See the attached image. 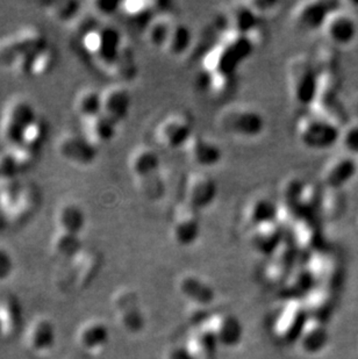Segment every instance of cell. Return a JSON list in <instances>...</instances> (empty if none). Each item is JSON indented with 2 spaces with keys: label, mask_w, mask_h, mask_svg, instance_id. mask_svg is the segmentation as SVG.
I'll use <instances>...</instances> for the list:
<instances>
[{
  "label": "cell",
  "mask_w": 358,
  "mask_h": 359,
  "mask_svg": "<svg viewBox=\"0 0 358 359\" xmlns=\"http://www.w3.org/2000/svg\"><path fill=\"white\" fill-rule=\"evenodd\" d=\"M171 236L179 244H191L200 231V212L185 201L177 203L171 220Z\"/></svg>",
  "instance_id": "cell-18"
},
{
  "label": "cell",
  "mask_w": 358,
  "mask_h": 359,
  "mask_svg": "<svg viewBox=\"0 0 358 359\" xmlns=\"http://www.w3.org/2000/svg\"><path fill=\"white\" fill-rule=\"evenodd\" d=\"M319 74L313 58L294 55L286 65V81L291 100L298 106L311 107L318 91Z\"/></svg>",
  "instance_id": "cell-4"
},
{
  "label": "cell",
  "mask_w": 358,
  "mask_h": 359,
  "mask_svg": "<svg viewBox=\"0 0 358 359\" xmlns=\"http://www.w3.org/2000/svg\"><path fill=\"white\" fill-rule=\"evenodd\" d=\"M192 39V32L187 25L175 22L163 51L170 57H182L190 50Z\"/></svg>",
  "instance_id": "cell-32"
},
{
  "label": "cell",
  "mask_w": 358,
  "mask_h": 359,
  "mask_svg": "<svg viewBox=\"0 0 358 359\" xmlns=\"http://www.w3.org/2000/svg\"><path fill=\"white\" fill-rule=\"evenodd\" d=\"M336 10V4L329 1H303L291 12V22L300 33H312L324 26L328 15Z\"/></svg>",
  "instance_id": "cell-13"
},
{
  "label": "cell",
  "mask_w": 358,
  "mask_h": 359,
  "mask_svg": "<svg viewBox=\"0 0 358 359\" xmlns=\"http://www.w3.org/2000/svg\"><path fill=\"white\" fill-rule=\"evenodd\" d=\"M279 203L269 194H257L247 200L242 210L244 224L253 228L277 221Z\"/></svg>",
  "instance_id": "cell-19"
},
{
  "label": "cell",
  "mask_w": 358,
  "mask_h": 359,
  "mask_svg": "<svg viewBox=\"0 0 358 359\" xmlns=\"http://www.w3.org/2000/svg\"><path fill=\"white\" fill-rule=\"evenodd\" d=\"M108 332L106 325L99 320H88L77 328L74 339L77 346L85 353L95 355L105 346Z\"/></svg>",
  "instance_id": "cell-23"
},
{
  "label": "cell",
  "mask_w": 358,
  "mask_h": 359,
  "mask_svg": "<svg viewBox=\"0 0 358 359\" xmlns=\"http://www.w3.org/2000/svg\"><path fill=\"white\" fill-rule=\"evenodd\" d=\"M304 180H301L299 176H289L281 182V187H279V196H281V206L292 208V210H298L303 215L300 210H299V200H300L301 194L304 190Z\"/></svg>",
  "instance_id": "cell-34"
},
{
  "label": "cell",
  "mask_w": 358,
  "mask_h": 359,
  "mask_svg": "<svg viewBox=\"0 0 358 359\" xmlns=\"http://www.w3.org/2000/svg\"><path fill=\"white\" fill-rule=\"evenodd\" d=\"M81 4L74 0H61L48 4L46 13L51 20L58 24L70 25L74 18L81 13Z\"/></svg>",
  "instance_id": "cell-35"
},
{
  "label": "cell",
  "mask_w": 358,
  "mask_h": 359,
  "mask_svg": "<svg viewBox=\"0 0 358 359\" xmlns=\"http://www.w3.org/2000/svg\"><path fill=\"white\" fill-rule=\"evenodd\" d=\"M138 194L148 201H159L166 196V183L162 171L133 180Z\"/></svg>",
  "instance_id": "cell-33"
},
{
  "label": "cell",
  "mask_w": 358,
  "mask_h": 359,
  "mask_svg": "<svg viewBox=\"0 0 358 359\" xmlns=\"http://www.w3.org/2000/svg\"><path fill=\"white\" fill-rule=\"evenodd\" d=\"M46 137H47V125H46V122L42 118L37 116L26 127L22 135H21L19 143L37 154V151L41 149V147L44 144Z\"/></svg>",
  "instance_id": "cell-36"
},
{
  "label": "cell",
  "mask_w": 358,
  "mask_h": 359,
  "mask_svg": "<svg viewBox=\"0 0 358 359\" xmlns=\"http://www.w3.org/2000/svg\"><path fill=\"white\" fill-rule=\"evenodd\" d=\"M216 125L225 135L251 141L263 135L267 121L263 113L255 106L233 102L220 109L216 116Z\"/></svg>",
  "instance_id": "cell-3"
},
{
  "label": "cell",
  "mask_w": 358,
  "mask_h": 359,
  "mask_svg": "<svg viewBox=\"0 0 358 359\" xmlns=\"http://www.w3.org/2000/svg\"><path fill=\"white\" fill-rule=\"evenodd\" d=\"M33 102L24 95H15L4 106L0 116V141L4 147L20 141L25 129L37 118Z\"/></svg>",
  "instance_id": "cell-8"
},
{
  "label": "cell",
  "mask_w": 358,
  "mask_h": 359,
  "mask_svg": "<svg viewBox=\"0 0 358 359\" xmlns=\"http://www.w3.org/2000/svg\"><path fill=\"white\" fill-rule=\"evenodd\" d=\"M56 154L63 162L77 168H86L95 162L98 150L81 133H63L56 141Z\"/></svg>",
  "instance_id": "cell-11"
},
{
  "label": "cell",
  "mask_w": 358,
  "mask_h": 359,
  "mask_svg": "<svg viewBox=\"0 0 358 359\" xmlns=\"http://www.w3.org/2000/svg\"><path fill=\"white\" fill-rule=\"evenodd\" d=\"M39 203L40 194L34 184L22 183L19 178H0V214L5 224L27 222Z\"/></svg>",
  "instance_id": "cell-2"
},
{
  "label": "cell",
  "mask_w": 358,
  "mask_h": 359,
  "mask_svg": "<svg viewBox=\"0 0 358 359\" xmlns=\"http://www.w3.org/2000/svg\"><path fill=\"white\" fill-rule=\"evenodd\" d=\"M183 194V201L201 212L212 206L218 196V185L206 172L193 171L186 176Z\"/></svg>",
  "instance_id": "cell-12"
},
{
  "label": "cell",
  "mask_w": 358,
  "mask_h": 359,
  "mask_svg": "<svg viewBox=\"0 0 358 359\" xmlns=\"http://www.w3.org/2000/svg\"><path fill=\"white\" fill-rule=\"evenodd\" d=\"M131 107L132 95L125 83L117 81L102 90V113L117 125L127 119Z\"/></svg>",
  "instance_id": "cell-17"
},
{
  "label": "cell",
  "mask_w": 358,
  "mask_h": 359,
  "mask_svg": "<svg viewBox=\"0 0 358 359\" xmlns=\"http://www.w3.org/2000/svg\"><path fill=\"white\" fill-rule=\"evenodd\" d=\"M247 4L260 20L272 17L274 14L277 13L279 7L281 6V3L279 1H269V0H253V1H247Z\"/></svg>",
  "instance_id": "cell-41"
},
{
  "label": "cell",
  "mask_w": 358,
  "mask_h": 359,
  "mask_svg": "<svg viewBox=\"0 0 358 359\" xmlns=\"http://www.w3.org/2000/svg\"><path fill=\"white\" fill-rule=\"evenodd\" d=\"M193 129L192 120L186 114L171 113L156 126L155 139L164 149H183L194 134Z\"/></svg>",
  "instance_id": "cell-10"
},
{
  "label": "cell",
  "mask_w": 358,
  "mask_h": 359,
  "mask_svg": "<svg viewBox=\"0 0 358 359\" xmlns=\"http://www.w3.org/2000/svg\"><path fill=\"white\" fill-rule=\"evenodd\" d=\"M255 48L248 35L227 29L204 58V70L207 74L234 76L239 67L251 57Z\"/></svg>",
  "instance_id": "cell-1"
},
{
  "label": "cell",
  "mask_w": 358,
  "mask_h": 359,
  "mask_svg": "<svg viewBox=\"0 0 358 359\" xmlns=\"http://www.w3.org/2000/svg\"><path fill=\"white\" fill-rule=\"evenodd\" d=\"M121 3L119 1H110V0H95L88 3V11L95 15L99 21L107 20L114 17L120 12Z\"/></svg>",
  "instance_id": "cell-40"
},
{
  "label": "cell",
  "mask_w": 358,
  "mask_h": 359,
  "mask_svg": "<svg viewBox=\"0 0 358 359\" xmlns=\"http://www.w3.org/2000/svg\"><path fill=\"white\" fill-rule=\"evenodd\" d=\"M127 39L118 28L99 24L79 40L83 50L100 70L105 72L114 61Z\"/></svg>",
  "instance_id": "cell-5"
},
{
  "label": "cell",
  "mask_w": 358,
  "mask_h": 359,
  "mask_svg": "<svg viewBox=\"0 0 358 359\" xmlns=\"http://www.w3.org/2000/svg\"><path fill=\"white\" fill-rule=\"evenodd\" d=\"M127 165L133 180L162 171V160L159 154L148 144L134 147L129 153Z\"/></svg>",
  "instance_id": "cell-20"
},
{
  "label": "cell",
  "mask_w": 358,
  "mask_h": 359,
  "mask_svg": "<svg viewBox=\"0 0 358 359\" xmlns=\"http://www.w3.org/2000/svg\"><path fill=\"white\" fill-rule=\"evenodd\" d=\"M296 133L301 146L310 150L329 149L340 141L341 135L334 122L312 111L299 118Z\"/></svg>",
  "instance_id": "cell-7"
},
{
  "label": "cell",
  "mask_w": 358,
  "mask_h": 359,
  "mask_svg": "<svg viewBox=\"0 0 358 359\" xmlns=\"http://www.w3.org/2000/svg\"><path fill=\"white\" fill-rule=\"evenodd\" d=\"M4 149L6 150L11 158L15 163L18 171L20 173L25 172L26 170L31 168L37 155V153L32 151L19 142L11 144V146L4 147Z\"/></svg>",
  "instance_id": "cell-37"
},
{
  "label": "cell",
  "mask_w": 358,
  "mask_h": 359,
  "mask_svg": "<svg viewBox=\"0 0 358 359\" xmlns=\"http://www.w3.org/2000/svg\"><path fill=\"white\" fill-rule=\"evenodd\" d=\"M56 63V51L51 43L22 55L11 67V72L26 79H40L48 75Z\"/></svg>",
  "instance_id": "cell-14"
},
{
  "label": "cell",
  "mask_w": 358,
  "mask_h": 359,
  "mask_svg": "<svg viewBox=\"0 0 358 359\" xmlns=\"http://www.w3.org/2000/svg\"><path fill=\"white\" fill-rule=\"evenodd\" d=\"M81 133L92 146L97 149L112 142L117 135L118 125L108 119L102 113L98 116L81 121Z\"/></svg>",
  "instance_id": "cell-22"
},
{
  "label": "cell",
  "mask_w": 358,
  "mask_h": 359,
  "mask_svg": "<svg viewBox=\"0 0 358 359\" xmlns=\"http://www.w3.org/2000/svg\"><path fill=\"white\" fill-rule=\"evenodd\" d=\"M3 226H5V222H4L3 217H1V214H0V228L3 227Z\"/></svg>",
  "instance_id": "cell-44"
},
{
  "label": "cell",
  "mask_w": 358,
  "mask_h": 359,
  "mask_svg": "<svg viewBox=\"0 0 358 359\" xmlns=\"http://www.w3.org/2000/svg\"><path fill=\"white\" fill-rule=\"evenodd\" d=\"M357 172V163L350 157H341L324 170V184L329 190H338L349 183Z\"/></svg>",
  "instance_id": "cell-27"
},
{
  "label": "cell",
  "mask_w": 358,
  "mask_h": 359,
  "mask_svg": "<svg viewBox=\"0 0 358 359\" xmlns=\"http://www.w3.org/2000/svg\"><path fill=\"white\" fill-rule=\"evenodd\" d=\"M175 22L176 21L168 13L152 15V19L145 26V38L147 43L152 48L163 50Z\"/></svg>",
  "instance_id": "cell-28"
},
{
  "label": "cell",
  "mask_w": 358,
  "mask_h": 359,
  "mask_svg": "<svg viewBox=\"0 0 358 359\" xmlns=\"http://www.w3.org/2000/svg\"><path fill=\"white\" fill-rule=\"evenodd\" d=\"M152 3L149 1H125L121 3L120 12L125 14L126 18H128L133 21H141L145 19L148 22L152 19Z\"/></svg>",
  "instance_id": "cell-38"
},
{
  "label": "cell",
  "mask_w": 358,
  "mask_h": 359,
  "mask_svg": "<svg viewBox=\"0 0 358 359\" xmlns=\"http://www.w3.org/2000/svg\"><path fill=\"white\" fill-rule=\"evenodd\" d=\"M183 151L191 164L201 169L214 168L223 161V148L213 137L205 134L194 133Z\"/></svg>",
  "instance_id": "cell-15"
},
{
  "label": "cell",
  "mask_w": 358,
  "mask_h": 359,
  "mask_svg": "<svg viewBox=\"0 0 358 359\" xmlns=\"http://www.w3.org/2000/svg\"><path fill=\"white\" fill-rule=\"evenodd\" d=\"M207 88L211 95L216 98H223L233 88L234 76L226 74H206Z\"/></svg>",
  "instance_id": "cell-39"
},
{
  "label": "cell",
  "mask_w": 358,
  "mask_h": 359,
  "mask_svg": "<svg viewBox=\"0 0 358 359\" xmlns=\"http://www.w3.org/2000/svg\"><path fill=\"white\" fill-rule=\"evenodd\" d=\"M105 74L117 79L118 83H125L135 79L138 74V63L134 49L128 41L126 40L125 43L122 44L121 49L114 61L108 67Z\"/></svg>",
  "instance_id": "cell-26"
},
{
  "label": "cell",
  "mask_w": 358,
  "mask_h": 359,
  "mask_svg": "<svg viewBox=\"0 0 358 359\" xmlns=\"http://www.w3.org/2000/svg\"><path fill=\"white\" fill-rule=\"evenodd\" d=\"M14 271V259L10 251L0 244V283L10 278Z\"/></svg>",
  "instance_id": "cell-42"
},
{
  "label": "cell",
  "mask_w": 358,
  "mask_h": 359,
  "mask_svg": "<svg viewBox=\"0 0 358 359\" xmlns=\"http://www.w3.org/2000/svg\"><path fill=\"white\" fill-rule=\"evenodd\" d=\"M83 249L81 235L72 234L68 231H56L51 234L49 250L55 258L60 261H69L74 255Z\"/></svg>",
  "instance_id": "cell-30"
},
{
  "label": "cell",
  "mask_w": 358,
  "mask_h": 359,
  "mask_svg": "<svg viewBox=\"0 0 358 359\" xmlns=\"http://www.w3.org/2000/svg\"><path fill=\"white\" fill-rule=\"evenodd\" d=\"M20 323V307L13 295H0V337L10 339Z\"/></svg>",
  "instance_id": "cell-31"
},
{
  "label": "cell",
  "mask_w": 358,
  "mask_h": 359,
  "mask_svg": "<svg viewBox=\"0 0 358 359\" xmlns=\"http://www.w3.org/2000/svg\"><path fill=\"white\" fill-rule=\"evenodd\" d=\"M340 141L348 153L358 154V126H352L345 132L341 133Z\"/></svg>",
  "instance_id": "cell-43"
},
{
  "label": "cell",
  "mask_w": 358,
  "mask_h": 359,
  "mask_svg": "<svg viewBox=\"0 0 358 359\" xmlns=\"http://www.w3.org/2000/svg\"><path fill=\"white\" fill-rule=\"evenodd\" d=\"M85 213L78 203L65 201L55 210L54 222L56 231H68L81 235L85 226Z\"/></svg>",
  "instance_id": "cell-25"
},
{
  "label": "cell",
  "mask_w": 358,
  "mask_h": 359,
  "mask_svg": "<svg viewBox=\"0 0 358 359\" xmlns=\"http://www.w3.org/2000/svg\"><path fill=\"white\" fill-rule=\"evenodd\" d=\"M49 43L44 31L28 25L0 39V69H11L22 55L37 50Z\"/></svg>",
  "instance_id": "cell-9"
},
{
  "label": "cell",
  "mask_w": 358,
  "mask_h": 359,
  "mask_svg": "<svg viewBox=\"0 0 358 359\" xmlns=\"http://www.w3.org/2000/svg\"><path fill=\"white\" fill-rule=\"evenodd\" d=\"M56 329L51 318L39 316L32 320L25 332V346L35 356H47L54 349Z\"/></svg>",
  "instance_id": "cell-16"
},
{
  "label": "cell",
  "mask_w": 358,
  "mask_h": 359,
  "mask_svg": "<svg viewBox=\"0 0 358 359\" xmlns=\"http://www.w3.org/2000/svg\"><path fill=\"white\" fill-rule=\"evenodd\" d=\"M74 111L81 121L88 120L102 113V91L86 86L76 93Z\"/></svg>",
  "instance_id": "cell-29"
},
{
  "label": "cell",
  "mask_w": 358,
  "mask_h": 359,
  "mask_svg": "<svg viewBox=\"0 0 358 359\" xmlns=\"http://www.w3.org/2000/svg\"><path fill=\"white\" fill-rule=\"evenodd\" d=\"M100 263L102 259L97 251L83 248L74 257L65 261L55 277L58 287L65 291H78L88 287L97 276Z\"/></svg>",
  "instance_id": "cell-6"
},
{
  "label": "cell",
  "mask_w": 358,
  "mask_h": 359,
  "mask_svg": "<svg viewBox=\"0 0 358 359\" xmlns=\"http://www.w3.org/2000/svg\"><path fill=\"white\" fill-rule=\"evenodd\" d=\"M223 18L228 31L237 32L241 34H249L260 27V20L253 13L247 1H235L227 5Z\"/></svg>",
  "instance_id": "cell-21"
},
{
  "label": "cell",
  "mask_w": 358,
  "mask_h": 359,
  "mask_svg": "<svg viewBox=\"0 0 358 359\" xmlns=\"http://www.w3.org/2000/svg\"><path fill=\"white\" fill-rule=\"evenodd\" d=\"M322 29L327 38L338 46L350 43L357 34L355 21L347 14L338 13V8L328 15Z\"/></svg>",
  "instance_id": "cell-24"
}]
</instances>
